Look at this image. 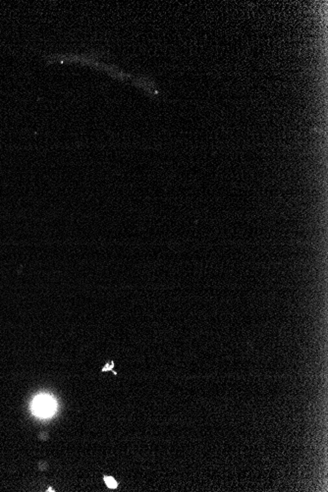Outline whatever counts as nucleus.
I'll return each instance as SVG.
<instances>
[{
	"label": "nucleus",
	"mask_w": 328,
	"mask_h": 492,
	"mask_svg": "<svg viewBox=\"0 0 328 492\" xmlns=\"http://www.w3.org/2000/svg\"><path fill=\"white\" fill-rule=\"evenodd\" d=\"M48 64L60 63V64H80L82 66H88L92 69L102 71L104 63L98 60L96 52L91 51L89 53L76 54V53H55L46 57Z\"/></svg>",
	"instance_id": "f257e3e1"
},
{
	"label": "nucleus",
	"mask_w": 328,
	"mask_h": 492,
	"mask_svg": "<svg viewBox=\"0 0 328 492\" xmlns=\"http://www.w3.org/2000/svg\"><path fill=\"white\" fill-rule=\"evenodd\" d=\"M54 408H55L54 402L46 396L37 397L32 404L33 413L41 417L50 416L53 413Z\"/></svg>",
	"instance_id": "f03ea898"
},
{
	"label": "nucleus",
	"mask_w": 328,
	"mask_h": 492,
	"mask_svg": "<svg viewBox=\"0 0 328 492\" xmlns=\"http://www.w3.org/2000/svg\"><path fill=\"white\" fill-rule=\"evenodd\" d=\"M133 85H135L136 87L142 88L149 95H150L152 97H157L159 95V91H158V88H157L155 83L151 79H149L148 77L134 78Z\"/></svg>",
	"instance_id": "7ed1b4c3"
},
{
	"label": "nucleus",
	"mask_w": 328,
	"mask_h": 492,
	"mask_svg": "<svg viewBox=\"0 0 328 492\" xmlns=\"http://www.w3.org/2000/svg\"><path fill=\"white\" fill-rule=\"evenodd\" d=\"M103 72H105L107 75H109L110 77L116 79V80H119V81H127L131 78V75L125 73L124 71H122L121 69H119L117 66L115 65H110V64H104L103 66V69H102Z\"/></svg>",
	"instance_id": "20e7f679"
},
{
	"label": "nucleus",
	"mask_w": 328,
	"mask_h": 492,
	"mask_svg": "<svg viewBox=\"0 0 328 492\" xmlns=\"http://www.w3.org/2000/svg\"><path fill=\"white\" fill-rule=\"evenodd\" d=\"M104 482L109 489L114 490L118 487V483L112 477H104Z\"/></svg>",
	"instance_id": "39448f33"
},
{
	"label": "nucleus",
	"mask_w": 328,
	"mask_h": 492,
	"mask_svg": "<svg viewBox=\"0 0 328 492\" xmlns=\"http://www.w3.org/2000/svg\"><path fill=\"white\" fill-rule=\"evenodd\" d=\"M113 366H114L113 362H109V363H108V364H107V365H106V366L102 369V372H106V371H110V370H112V369H113Z\"/></svg>",
	"instance_id": "423d86ee"
},
{
	"label": "nucleus",
	"mask_w": 328,
	"mask_h": 492,
	"mask_svg": "<svg viewBox=\"0 0 328 492\" xmlns=\"http://www.w3.org/2000/svg\"><path fill=\"white\" fill-rule=\"evenodd\" d=\"M47 492H54V491H53V490H52V489H49V490H48V491H47Z\"/></svg>",
	"instance_id": "0eeeda50"
}]
</instances>
